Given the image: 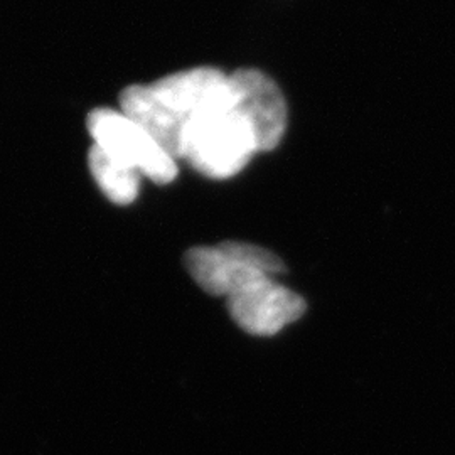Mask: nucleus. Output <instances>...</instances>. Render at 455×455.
I'll return each instance as SVG.
<instances>
[{
  "mask_svg": "<svg viewBox=\"0 0 455 455\" xmlns=\"http://www.w3.org/2000/svg\"><path fill=\"white\" fill-rule=\"evenodd\" d=\"M229 93V75L210 66L193 68L150 84L129 86L120 95V110L150 132L174 159H180L188 127Z\"/></svg>",
  "mask_w": 455,
  "mask_h": 455,
  "instance_id": "f257e3e1",
  "label": "nucleus"
},
{
  "mask_svg": "<svg viewBox=\"0 0 455 455\" xmlns=\"http://www.w3.org/2000/svg\"><path fill=\"white\" fill-rule=\"evenodd\" d=\"M231 83V80H229ZM260 152L255 132L235 107L233 86L229 97L199 115L188 127L180 159L203 176L228 180L243 169L253 154Z\"/></svg>",
  "mask_w": 455,
  "mask_h": 455,
  "instance_id": "f03ea898",
  "label": "nucleus"
},
{
  "mask_svg": "<svg viewBox=\"0 0 455 455\" xmlns=\"http://www.w3.org/2000/svg\"><path fill=\"white\" fill-rule=\"evenodd\" d=\"M95 146L137 169L156 184H169L178 176V159L163 144L122 110L98 108L88 116Z\"/></svg>",
  "mask_w": 455,
  "mask_h": 455,
  "instance_id": "7ed1b4c3",
  "label": "nucleus"
},
{
  "mask_svg": "<svg viewBox=\"0 0 455 455\" xmlns=\"http://www.w3.org/2000/svg\"><path fill=\"white\" fill-rule=\"evenodd\" d=\"M306 309V300L276 283L274 276L261 278L228 299L233 321L253 336H275L285 325L299 321Z\"/></svg>",
  "mask_w": 455,
  "mask_h": 455,
  "instance_id": "20e7f679",
  "label": "nucleus"
},
{
  "mask_svg": "<svg viewBox=\"0 0 455 455\" xmlns=\"http://www.w3.org/2000/svg\"><path fill=\"white\" fill-rule=\"evenodd\" d=\"M235 107L255 132L260 152L275 148L287 127V103L276 83L259 69L229 75Z\"/></svg>",
  "mask_w": 455,
  "mask_h": 455,
  "instance_id": "39448f33",
  "label": "nucleus"
},
{
  "mask_svg": "<svg viewBox=\"0 0 455 455\" xmlns=\"http://www.w3.org/2000/svg\"><path fill=\"white\" fill-rule=\"evenodd\" d=\"M184 263L204 292L228 299L268 276L229 257L220 246H196L186 253Z\"/></svg>",
  "mask_w": 455,
  "mask_h": 455,
  "instance_id": "423d86ee",
  "label": "nucleus"
},
{
  "mask_svg": "<svg viewBox=\"0 0 455 455\" xmlns=\"http://www.w3.org/2000/svg\"><path fill=\"white\" fill-rule=\"evenodd\" d=\"M88 163L98 188L112 203L127 206L135 201L142 178V174L137 169L118 161L116 157L110 156L107 150L95 144L90 150Z\"/></svg>",
  "mask_w": 455,
  "mask_h": 455,
  "instance_id": "0eeeda50",
  "label": "nucleus"
},
{
  "mask_svg": "<svg viewBox=\"0 0 455 455\" xmlns=\"http://www.w3.org/2000/svg\"><path fill=\"white\" fill-rule=\"evenodd\" d=\"M229 257L242 261L244 265L259 270L265 275L274 276L282 274L285 270L282 260L267 248H261L257 244L242 243V242H225L218 244Z\"/></svg>",
  "mask_w": 455,
  "mask_h": 455,
  "instance_id": "6e6552de",
  "label": "nucleus"
}]
</instances>
